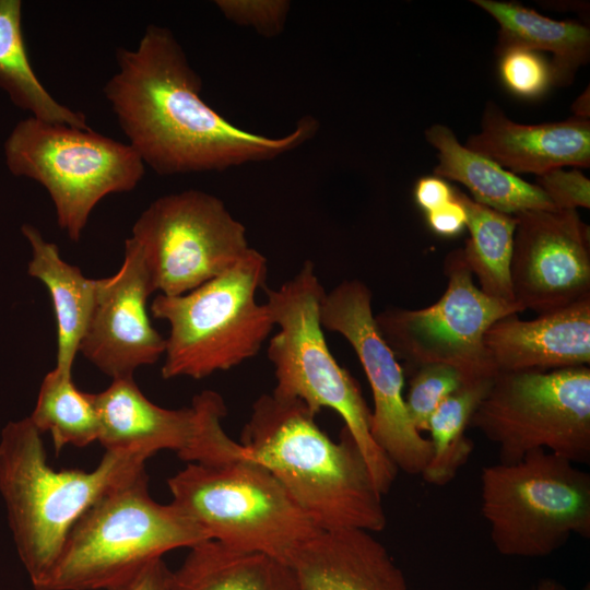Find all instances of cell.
<instances>
[{
    "label": "cell",
    "mask_w": 590,
    "mask_h": 590,
    "mask_svg": "<svg viewBox=\"0 0 590 590\" xmlns=\"http://www.w3.org/2000/svg\"><path fill=\"white\" fill-rule=\"evenodd\" d=\"M116 60L118 70L104 95L128 144L158 175L270 161L300 146L319 129L310 116L279 138L233 125L201 97V79L166 27L149 25L135 49L117 48Z\"/></svg>",
    "instance_id": "obj_1"
},
{
    "label": "cell",
    "mask_w": 590,
    "mask_h": 590,
    "mask_svg": "<svg viewBox=\"0 0 590 590\" xmlns=\"http://www.w3.org/2000/svg\"><path fill=\"white\" fill-rule=\"evenodd\" d=\"M316 415L299 400L260 396L241 432L244 457L268 469L320 530H384L382 495L361 449L344 426L332 440Z\"/></svg>",
    "instance_id": "obj_2"
},
{
    "label": "cell",
    "mask_w": 590,
    "mask_h": 590,
    "mask_svg": "<svg viewBox=\"0 0 590 590\" xmlns=\"http://www.w3.org/2000/svg\"><path fill=\"white\" fill-rule=\"evenodd\" d=\"M135 451H106L90 471L52 469L42 433L30 417L9 422L0 435V494L14 543L35 590L51 574L81 516L106 493L142 470Z\"/></svg>",
    "instance_id": "obj_3"
},
{
    "label": "cell",
    "mask_w": 590,
    "mask_h": 590,
    "mask_svg": "<svg viewBox=\"0 0 590 590\" xmlns=\"http://www.w3.org/2000/svg\"><path fill=\"white\" fill-rule=\"evenodd\" d=\"M206 540L177 506L150 496L142 470L106 493L74 523L40 590H122L165 553Z\"/></svg>",
    "instance_id": "obj_4"
},
{
    "label": "cell",
    "mask_w": 590,
    "mask_h": 590,
    "mask_svg": "<svg viewBox=\"0 0 590 590\" xmlns=\"http://www.w3.org/2000/svg\"><path fill=\"white\" fill-rule=\"evenodd\" d=\"M326 291L311 261L279 288L266 290V305L279 331L269 340L267 355L274 368L272 393L304 402L318 414L335 411L361 449L381 495L390 491L398 469L374 441L371 410L359 385L331 354L320 322Z\"/></svg>",
    "instance_id": "obj_5"
},
{
    "label": "cell",
    "mask_w": 590,
    "mask_h": 590,
    "mask_svg": "<svg viewBox=\"0 0 590 590\" xmlns=\"http://www.w3.org/2000/svg\"><path fill=\"white\" fill-rule=\"evenodd\" d=\"M267 258L250 250L232 268L177 296L158 294L150 306L169 326L162 377L202 379L256 356L274 322L257 292L266 285Z\"/></svg>",
    "instance_id": "obj_6"
},
{
    "label": "cell",
    "mask_w": 590,
    "mask_h": 590,
    "mask_svg": "<svg viewBox=\"0 0 590 590\" xmlns=\"http://www.w3.org/2000/svg\"><path fill=\"white\" fill-rule=\"evenodd\" d=\"M172 503L210 540L288 564L319 528L261 464L240 458L187 463L167 480Z\"/></svg>",
    "instance_id": "obj_7"
},
{
    "label": "cell",
    "mask_w": 590,
    "mask_h": 590,
    "mask_svg": "<svg viewBox=\"0 0 590 590\" xmlns=\"http://www.w3.org/2000/svg\"><path fill=\"white\" fill-rule=\"evenodd\" d=\"M481 510L505 556L544 557L590 538V474L543 449L481 472Z\"/></svg>",
    "instance_id": "obj_8"
},
{
    "label": "cell",
    "mask_w": 590,
    "mask_h": 590,
    "mask_svg": "<svg viewBox=\"0 0 590 590\" xmlns=\"http://www.w3.org/2000/svg\"><path fill=\"white\" fill-rule=\"evenodd\" d=\"M5 164L49 193L57 223L78 241L97 203L111 193L133 190L145 165L128 144L93 129L34 117L19 121L7 138Z\"/></svg>",
    "instance_id": "obj_9"
},
{
    "label": "cell",
    "mask_w": 590,
    "mask_h": 590,
    "mask_svg": "<svg viewBox=\"0 0 590 590\" xmlns=\"http://www.w3.org/2000/svg\"><path fill=\"white\" fill-rule=\"evenodd\" d=\"M470 426L498 445L499 462L543 449L590 462V368L498 371Z\"/></svg>",
    "instance_id": "obj_10"
},
{
    "label": "cell",
    "mask_w": 590,
    "mask_h": 590,
    "mask_svg": "<svg viewBox=\"0 0 590 590\" xmlns=\"http://www.w3.org/2000/svg\"><path fill=\"white\" fill-rule=\"evenodd\" d=\"M447 287L433 305L391 307L375 315L376 326L409 371L429 364L455 367L468 380L497 375L484 344L488 328L524 309L485 295L474 283L461 249L445 258Z\"/></svg>",
    "instance_id": "obj_11"
},
{
    "label": "cell",
    "mask_w": 590,
    "mask_h": 590,
    "mask_svg": "<svg viewBox=\"0 0 590 590\" xmlns=\"http://www.w3.org/2000/svg\"><path fill=\"white\" fill-rule=\"evenodd\" d=\"M153 292L186 294L219 276L249 250L247 232L222 200L185 190L154 200L132 226Z\"/></svg>",
    "instance_id": "obj_12"
},
{
    "label": "cell",
    "mask_w": 590,
    "mask_h": 590,
    "mask_svg": "<svg viewBox=\"0 0 590 590\" xmlns=\"http://www.w3.org/2000/svg\"><path fill=\"white\" fill-rule=\"evenodd\" d=\"M98 415L97 440L106 451H135L151 457L173 450L186 463L212 464L232 455L234 440L222 420L227 409L215 391L197 394L190 406L166 409L150 401L133 377L113 379L93 393Z\"/></svg>",
    "instance_id": "obj_13"
},
{
    "label": "cell",
    "mask_w": 590,
    "mask_h": 590,
    "mask_svg": "<svg viewBox=\"0 0 590 590\" xmlns=\"http://www.w3.org/2000/svg\"><path fill=\"white\" fill-rule=\"evenodd\" d=\"M320 322L344 337L362 364L374 402V441L398 470L422 475L432 457V442L410 418L402 394L403 369L376 326L368 286L356 279L345 280L326 292Z\"/></svg>",
    "instance_id": "obj_14"
},
{
    "label": "cell",
    "mask_w": 590,
    "mask_h": 590,
    "mask_svg": "<svg viewBox=\"0 0 590 590\" xmlns=\"http://www.w3.org/2000/svg\"><path fill=\"white\" fill-rule=\"evenodd\" d=\"M516 216L510 280L514 299L538 315L590 297L589 226L577 210Z\"/></svg>",
    "instance_id": "obj_15"
},
{
    "label": "cell",
    "mask_w": 590,
    "mask_h": 590,
    "mask_svg": "<svg viewBox=\"0 0 590 590\" xmlns=\"http://www.w3.org/2000/svg\"><path fill=\"white\" fill-rule=\"evenodd\" d=\"M138 244L125 240L123 261L111 276L99 279L97 298L79 352L111 379L133 377L155 364L166 340L152 326L146 302L153 294Z\"/></svg>",
    "instance_id": "obj_16"
},
{
    "label": "cell",
    "mask_w": 590,
    "mask_h": 590,
    "mask_svg": "<svg viewBox=\"0 0 590 590\" xmlns=\"http://www.w3.org/2000/svg\"><path fill=\"white\" fill-rule=\"evenodd\" d=\"M484 344L497 371H547L590 364V297L522 320L494 322Z\"/></svg>",
    "instance_id": "obj_17"
},
{
    "label": "cell",
    "mask_w": 590,
    "mask_h": 590,
    "mask_svg": "<svg viewBox=\"0 0 590 590\" xmlns=\"http://www.w3.org/2000/svg\"><path fill=\"white\" fill-rule=\"evenodd\" d=\"M510 173L543 175L556 168L590 166V120L571 117L556 122L522 125L487 102L481 131L464 144Z\"/></svg>",
    "instance_id": "obj_18"
},
{
    "label": "cell",
    "mask_w": 590,
    "mask_h": 590,
    "mask_svg": "<svg viewBox=\"0 0 590 590\" xmlns=\"http://www.w3.org/2000/svg\"><path fill=\"white\" fill-rule=\"evenodd\" d=\"M287 566L294 590H409L387 548L359 529L320 531Z\"/></svg>",
    "instance_id": "obj_19"
},
{
    "label": "cell",
    "mask_w": 590,
    "mask_h": 590,
    "mask_svg": "<svg viewBox=\"0 0 590 590\" xmlns=\"http://www.w3.org/2000/svg\"><path fill=\"white\" fill-rule=\"evenodd\" d=\"M32 248L27 272L48 290L57 323L56 369L72 375L81 340L93 314L99 279L86 278L79 267L66 262L56 244L31 224L21 227Z\"/></svg>",
    "instance_id": "obj_20"
},
{
    "label": "cell",
    "mask_w": 590,
    "mask_h": 590,
    "mask_svg": "<svg viewBox=\"0 0 590 590\" xmlns=\"http://www.w3.org/2000/svg\"><path fill=\"white\" fill-rule=\"evenodd\" d=\"M426 141L438 152L434 174L463 185L476 203L518 215L534 210H556L535 185L500 167L461 144L447 126L435 123L425 131Z\"/></svg>",
    "instance_id": "obj_21"
},
{
    "label": "cell",
    "mask_w": 590,
    "mask_h": 590,
    "mask_svg": "<svg viewBox=\"0 0 590 590\" xmlns=\"http://www.w3.org/2000/svg\"><path fill=\"white\" fill-rule=\"evenodd\" d=\"M498 24L497 54L524 48L552 54L554 84H569L590 58V30L575 21H557L516 2L474 0Z\"/></svg>",
    "instance_id": "obj_22"
},
{
    "label": "cell",
    "mask_w": 590,
    "mask_h": 590,
    "mask_svg": "<svg viewBox=\"0 0 590 590\" xmlns=\"http://www.w3.org/2000/svg\"><path fill=\"white\" fill-rule=\"evenodd\" d=\"M189 550L180 567L170 571L168 590H294L288 566L271 556L214 540Z\"/></svg>",
    "instance_id": "obj_23"
},
{
    "label": "cell",
    "mask_w": 590,
    "mask_h": 590,
    "mask_svg": "<svg viewBox=\"0 0 590 590\" xmlns=\"http://www.w3.org/2000/svg\"><path fill=\"white\" fill-rule=\"evenodd\" d=\"M0 88L31 117L88 128L85 115L59 103L33 70L23 36L20 0H0Z\"/></svg>",
    "instance_id": "obj_24"
},
{
    "label": "cell",
    "mask_w": 590,
    "mask_h": 590,
    "mask_svg": "<svg viewBox=\"0 0 590 590\" xmlns=\"http://www.w3.org/2000/svg\"><path fill=\"white\" fill-rule=\"evenodd\" d=\"M455 196L465 211L469 231L462 256L479 288L492 298L516 303L510 280L516 216L476 203L458 189Z\"/></svg>",
    "instance_id": "obj_25"
},
{
    "label": "cell",
    "mask_w": 590,
    "mask_h": 590,
    "mask_svg": "<svg viewBox=\"0 0 590 590\" xmlns=\"http://www.w3.org/2000/svg\"><path fill=\"white\" fill-rule=\"evenodd\" d=\"M494 377L480 378L462 385L446 398L432 414V457L422 473L425 482L445 485L457 474L473 451V442L465 436L471 418L487 396Z\"/></svg>",
    "instance_id": "obj_26"
},
{
    "label": "cell",
    "mask_w": 590,
    "mask_h": 590,
    "mask_svg": "<svg viewBox=\"0 0 590 590\" xmlns=\"http://www.w3.org/2000/svg\"><path fill=\"white\" fill-rule=\"evenodd\" d=\"M30 420L42 434L50 433L56 452L69 445L85 447L98 438L93 393L78 389L72 375L56 368L45 375Z\"/></svg>",
    "instance_id": "obj_27"
},
{
    "label": "cell",
    "mask_w": 590,
    "mask_h": 590,
    "mask_svg": "<svg viewBox=\"0 0 590 590\" xmlns=\"http://www.w3.org/2000/svg\"><path fill=\"white\" fill-rule=\"evenodd\" d=\"M468 381L471 380L448 365L429 364L414 369L404 398L414 427L418 432L427 430L428 421L439 404Z\"/></svg>",
    "instance_id": "obj_28"
},
{
    "label": "cell",
    "mask_w": 590,
    "mask_h": 590,
    "mask_svg": "<svg viewBox=\"0 0 590 590\" xmlns=\"http://www.w3.org/2000/svg\"><path fill=\"white\" fill-rule=\"evenodd\" d=\"M498 57L499 76L517 96L536 98L554 84L550 61L540 52L514 47L498 52Z\"/></svg>",
    "instance_id": "obj_29"
},
{
    "label": "cell",
    "mask_w": 590,
    "mask_h": 590,
    "mask_svg": "<svg viewBox=\"0 0 590 590\" xmlns=\"http://www.w3.org/2000/svg\"><path fill=\"white\" fill-rule=\"evenodd\" d=\"M215 5L228 21L264 37H275L284 30L291 9L285 0H216Z\"/></svg>",
    "instance_id": "obj_30"
},
{
    "label": "cell",
    "mask_w": 590,
    "mask_h": 590,
    "mask_svg": "<svg viewBox=\"0 0 590 590\" xmlns=\"http://www.w3.org/2000/svg\"><path fill=\"white\" fill-rule=\"evenodd\" d=\"M556 210L590 208V180L578 168H556L536 176L535 184Z\"/></svg>",
    "instance_id": "obj_31"
},
{
    "label": "cell",
    "mask_w": 590,
    "mask_h": 590,
    "mask_svg": "<svg viewBox=\"0 0 590 590\" xmlns=\"http://www.w3.org/2000/svg\"><path fill=\"white\" fill-rule=\"evenodd\" d=\"M426 220L429 228L437 235L452 237L459 235L467 224V215L456 196L449 202L427 212Z\"/></svg>",
    "instance_id": "obj_32"
},
{
    "label": "cell",
    "mask_w": 590,
    "mask_h": 590,
    "mask_svg": "<svg viewBox=\"0 0 590 590\" xmlns=\"http://www.w3.org/2000/svg\"><path fill=\"white\" fill-rule=\"evenodd\" d=\"M416 203L425 213L430 212L455 198V189L442 178H420L414 188Z\"/></svg>",
    "instance_id": "obj_33"
},
{
    "label": "cell",
    "mask_w": 590,
    "mask_h": 590,
    "mask_svg": "<svg viewBox=\"0 0 590 590\" xmlns=\"http://www.w3.org/2000/svg\"><path fill=\"white\" fill-rule=\"evenodd\" d=\"M170 570L163 558L150 563L122 590H168Z\"/></svg>",
    "instance_id": "obj_34"
},
{
    "label": "cell",
    "mask_w": 590,
    "mask_h": 590,
    "mask_svg": "<svg viewBox=\"0 0 590 590\" xmlns=\"http://www.w3.org/2000/svg\"><path fill=\"white\" fill-rule=\"evenodd\" d=\"M589 86L585 90L571 105L574 117L579 119H589L590 117V97Z\"/></svg>",
    "instance_id": "obj_35"
},
{
    "label": "cell",
    "mask_w": 590,
    "mask_h": 590,
    "mask_svg": "<svg viewBox=\"0 0 590 590\" xmlns=\"http://www.w3.org/2000/svg\"><path fill=\"white\" fill-rule=\"evenodd\" d=\"M535 590H567V589L555 579L544 578L538 583Z\"/></svg>",
    "instance_id": "obj_36"
}]
</instances>
